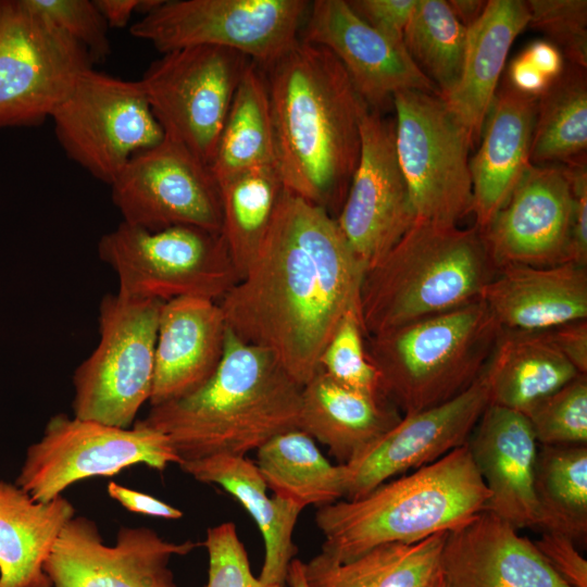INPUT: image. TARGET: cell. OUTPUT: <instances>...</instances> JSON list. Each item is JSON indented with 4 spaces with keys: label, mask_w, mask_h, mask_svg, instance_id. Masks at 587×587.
<instances>
[{
    "label": "cell",
    "mask_w": 587,
    "mask_h": 587,
    "mask_svg": "<svg viewBox=\"0 0 587 587\" xmlns=\"http://www.w3.org/2000/svg\"><path fill=\"white\" fill-rule=\"evenodd\" d=\"M364 272L336 218L284 188L258 254L218 304L237 338L302 387L344 317L360 313Z\"/></svg>",
    "instance_id": "obj_1"
},
{
    "label": "cell",
    "mask_w": 587,
    "mask_h": 587,
    "mask_svg": "<svg viewBox=\"0 0 587 587\" xmlns=\"http://www.w3.org/2000/svg\"><path fill=\"white\" fill-rule=\"evenodd\" d=\"M264 71L284 188L339 212L359 162L365 102L329 50L301 39Z\"/></svg>",
    "instance_id": "obj_2"
},
{
    "label": "cell",
    "mask_w": 587,
    "mask_h": 587,
    "mask_svg": "<svg viewBox=\"0 0 587 587\" xmlns=\"http://www.w3.org/2000/svg\"><path fill=\"white\" fill-rule=\"evenodd\" d=\"M301 388L270 352L227 328L213 375L135 422L166 435L180 463L214 454L246 455L278 434L299 429Z\"/></svg>",
    "instance_id": "obj_3"
},
{
    "label": "cell",
    "mask_w": 587,
    "mask_h": 587,
    "mask_svg": "<svg viewBox=\"0 0 587 587\" xmlns=\"http://www.w3.org/2000/svg\"><path fill=\"white\" fill-rule=\"evenodd\" d=\"M488 498L465 445L361 498L319 508L321 552L346 562L378 545L411 544L448 533L484 511Z\"/></svg>",
    "instance_id": "obj_4"
},
{
    "label": "cell",
    "mask_w": 587,
    "mask_h": 587,
    "mask_svg": "<svg viewBox=\"0 0 587 587\" xmlns=\"http://www.w3.org/2000/svg\"><path fill=\"white\" fill-rule=\"evenodd\" d=\"M498 268L480 230L415 220L364 272L360 317L366 337L480 299Z\"/></svg>",
    "instance_id": "obj_5"
},
{
    "label": "cell",
    "mask_w": 587,
    "mask_h": 587,
    "mask_svg": "<svg viewBox=\"0 0 587 587\" xmlns=\"http://www.w3.org/2000/svg\"><path fill=\"white\" fill-rule=\"evenodd\" d=\"M500 326L483 300L367 337L385 398L405 414L441 404L484 372Z\"/></svg>",
    "instance_id": "obj_6"
},
{
    "label": "cell",
    "mask_w": 587,
    "mask_h": 587,
    "mask_svg": "<svg viewBox=\"0 0 587 587\" xmlns=\"http://www.w3.org/2000/svg\"><path fill=\"white\" fill-rule=\"evenodd\" d=\"M97 251L127 298L218 302L239 280L223 235L193 226L148 230L122 222L99 239Z\"/></svg>",
    "instance_id": "obj_7"
},
{
    "label": "cell",
    "mask_w": 587,
    "mask_h": 587,
    "mask_svg": "<svg viewBox=\"0 0 587 587\" xmlns=\"http://www.w3.org/2000/svg\"><path fill=\"white\" fill-rule=\"evenodd\" d=\"M161 301L105 295L99 342L73 375L74 416L129 428L149 401Z\"/></svg>",
    "instance_id": "obj_8"
},
{
    "label": "cell",
    "mask_w": 587,
    "mask_h": 587,
    "mask_svg": "<svg viewBox=\"0 0 587 587\" xmlns=\"http://www.w3.org/2000/svg\"><path fill=\"white\" fill-rule=\"evenodd\" d=\"M391 101L397 157L415 220L458 225L472 212L470 133L437 95L402 90Z\"/></svg>",
    "instance_id": "obj_9"
},
{
    "label": "cell",
    "mask_w": 587,
    "mask_h": 587,
    "mask_svg": "<svg viewBox=\"0 0 587 587\" xmlns=\"http://www.w3.org/2000/svg\"><path fill=\"white\" fill-rule=\"evenodd\" d=\"M309 8L305 0H164L129 32L162 53L218 47L266 68L298 43Z\"/></svg>",
    "instance_id": "obj_10"
},
{
    "label": "cell",
    "mask_w": 587,
    "mask_h": 587,
    "mask_svg": "<svg viewBox=\"0 0 587 587\" xmlns=\"http://www.w3.org/2000/svg\"><path fill=\"white\" fill-rule=\"evenodd\" d=\"M50 118L65 154L108 185L135 154L164 139L139 82L93 67L78 75Z\"/></svg>",
    "instance_id": "obj_11"
},
{
    "label": "cell",
    "mask_w": 587,
    "mask_h": 587,
    "mask_svg": "<svg viewBox=\"0 0 587 587\" xmlns=\"http://www.w3.org/2000/svg\"><path fill=\"white\" fill-rule=\"evenodd\" d=\"M180 459L170 438L135 422L129 428L95 421L51 416L42 437L30 445L15 484L36 502H49L76 482L113 476L145 464L163 471Z\"/></svg>",
    "instance_id": "obj_12"
},
{
    "label": "cell",
    "mask_w": 587,
    "mask_h": 587,
    "mask_svg": "<svg viewBox=\"0 0 587 587\" xmlns=\"http://www.w3.org/2000/svg\"><path fill=\"white\" fill-rule=\"evenodd\" d=\"M92 64L25 0H0V128L40 126Z\"/></svg>",
    "instance_id": "obj_13"
},
{
    "label": "cell",
    "mask_w": 587,
    "mask_h": 587,
    "mask_svg": "<svg viewBox=\"0 0 587 587\" xmlns=\"http://www.w3.org/2000/svg\"><path fill=\"white\" fill-rule=\"evenodd\" d=\"M162 54L138 82L164 137L210 167L234 95L251 60L229 49L205 46Z\"/></svg>",
    "instance_id": "obj_14"
},
{
    "label": "cell",
    "mask_w": 587,
    "mask_h": 587,
    "mask_svg": "<svg viewBox=\"0 0 587 587\" xmlns=\"http://www.w3.org/2000/svg\"><path fill=\"white\" fill-rule=\"evenodd\" d=\"M123 222L148 230L193 226L222 234L221 191L210 167L164 137L135 154L110 185Z\"/></svg>",
    "instance_id": "obj_15"
},
{
    "label": "cell",
    "mask_w": 587,
    "mask_h": 587,
    "mask_svg": "<svg viewBox=\"0 0 587 587\" xmlns=\"http://www.w3.org/2000/svg\"><path fill=\"white\" fill-rule=\"evenodd\" d=\"M360 157L335 217L365 271L378 262L415 221L395 140V121L364 103Z\"/></svg>",
    "instance_id": "obj_16"
},
{
    "label": "cell",
    "mask_w": 587,
    "mask_h": 587,
    "mask_svg": "<svg viewBox=\"0 0 587 587\" xmlns=\"http://www.w3.org/2000/svg\"><path fill=\"white\" fill-rule=\"evenodd\" d=\"M198 545L165 540L148 527H122L109 546L92 520L74 516L58 537L45 571L52 587H177L168 562Z\"/></svg>",
    "instance_id": "obj_17"
},
{
    "label": "cell",
    "mask_w": 587,
    "mask_h": 587,
    "mask_svg": "<svg viewBox=\"0 0 587 587\" xmlns=\"http://www.w3.org/2000/svg\"><path fill=\"white\" fill-rule=\"evenodd\" d=\"M484 372L466 390L400 421L345 465V500L363 497L380 484L465 446L489 405Z\"/></svg>",
    "instance_id": "obj_18"
},
{
    "label": "cell",
    "mask_w": 587,
    "mask_h": 587,
    "mask_svg": "<svg viewBox=\"0 0 587 587\" xmlns=\"http://www.w3.org/2000/svg\"><path fill=\"white\" fill-rule=\"evenodd\" d=\"M573 221L574 196L565 166L530 164L480 233L497 268L550 266L572 262Z\"/></svg>",
    "instance_id": "obj_19"
},
{
    "label": "cell",
    "mask_w": 587,
    "mask_h": 587,
    "mask_svg": "<svg viewBox=\"0 0 587 587\" xmlns=\"http://www.w3.org/2000/svg\"><path fill=\"white\" fill-rule=\"evenodd\" d=\"M304 22L300 39L329 50L370 108L379 110L402 90L439 96L411 59L403 40L370 26L347 1L315 0L310 3Z\"/></svg>",
    "instance_id": "obj_20"
},
{
    "label": "cell",
    "mask_w": 587,
    "mask_h": 587,
    "mask_svg": "<svg viewBox=\"0 0 587 587\" xmlns=\"http://www.w3.org/2000/svg\"><path fill=\"white\" fill-rule=\"evenodd\" d=\"M439 571L450 587H570L534 541L486 510L446 534Z\"/></svg>",
    "instance_id": "obj_21"
},
{
    "label": "cell",
    "mask_w": 587,
    "mask_h": 587,
    "mask_svg": "<svg viewBox=\"0 0 587 587\" xmlns=\"http://www.w3.org/2000/svg\"><path fill=\"white\" fill-rule=\"evenodd\" d=\"M466 446L489 492L485 510L516 529L537 528L534 477L539 445L526 416L489 403Z\"/></svg>",
    "instance_id": "obj_22"
},
{
    "label": "cell",
    "mask_w": 587,
    "mask_h": 587,
    "mask_svg": "<svg viewBox=\"0 0 587 587\" xmlns=\"http://www.w3.org/2000/svg\"><path fill=\"white\" fill-rule=\"evenodd\" d=\"M227 325L217 301L183 297L162 303L149 403L162 404L201 387L216 371Z\"/></svg>",
    "instance_id": "obj_23"
},
{
    "label": "cell",
    "mask_w": 587,
    "mask_h": 587,
    "mask_svg": "<svg viewBox=\"0 0 587 587\" xmlns=\"http://www.w3.org/2000/svg\"><path fill=\"white\" fill-rule=\"evenodd\" d=\"M537 97L507 80L497 89L482 130V142L470 160L472 212L483 232L507 203L530 165Z\"/></svg>",
    "instance_id": "obj_24"
},
{
    "label": "cell",
    "mask_w": 587,
    "mask_h": 587,
    "mask_svg": "<svg viewBox=\"0 0 587 587\" xmlns=\"http://www.w3.org/2000/svg\"><path fill=\"white\" fill-rule=\"evenodd\" d=\"M480 300L507 330L545 332L587 320V266L508 264L484 287Z\"/></svg>",
    "instance_id": "obj_25"
},
{
    "label": "cell",
    "mask_w": 587,
    "mask_h": 587,
    "mask_svg": "<svg viewBox=\"0 0 587 587\" xmlns=\"http://www.w3.org/2000/svg\"><path fill=\"white\" fill-rule=\"evenodd\" d=\"M528 23L526 1L489 0L467 29L461 77L453 90L440 98L467 129L473 142L482 135L509 50Z\"/></svg>",
    "instance_id": "obj_26"
},
{
    "label": "cell",
    "mask_w": 587,
    "mask_h": 587,
    "mask_svg": "<svg viewBox=\"0 0 587 587\" xmlns=\"http://www.w3.org/2000/svg\"><path fill=\"white\" fill-rule=\"evenodd\" d=\"M179 467L195 479L221 486L252 516L264 540V561L259 575L267 584L284 585L297 547L292 536L303 509L273 495L255 463L245 455L214 454L185 461Z\"/></svg>",
    "instance_id": "obj_27"
},
{
    "label": "cell",
    "mask_w": 587,
    "mask_h": 587,
    "mask_svg": "<svg viewBox=\"0 0 587 587\" xmlns=\"http://www.w3.org/2000/svg\"><path fill=\"white\" fill-rule=\"evenodd\" d=\"M402 417L389 401L347 388L322 370L301 388L299 429L347 464Z\"/></svg>",
    "instance_id": "obj_28"
},
{
    "label": "cell",
    "mask_w": 587,
    "mask_h": 587,
    "mask_svg": "<svg viewBox=\"0 0 587 587\" xmlns=\"http://www.w3.org/2000/svg\"><path fill=\"white\" fill-rule=\"evenodd\" d=\"M74 516L62 495L36 502L16 484L0 480V587H52L45 564Z\"/></svg>",
    "instance_id": "obj_29"
},
{
    "label": "cell",
    "mask_w": 587,
    "mask_h": 587,
    "mask_svg": "<svg viewBox=\"0 0 587 587\" xmlns=\"http://www.w3.org/2000/svg\"><path fill=\"white\" fill-rule=\"evenodd\" d=\"M484 374L490 403L523 414L580 375L546 332L507 329H501Z\"/></svg>",
    "instance_id": "obj_30"
},
{
    "label": "cell",
    "mask_w": 587,
    "mask_h": 587,
    "mask_svg": "<svg viewBox=\"0 0 587 587\" xmlns=\"http://www.w3.org/2000/svg\"><path fill=\"white\" fill-rule=\"evenodd\" d=\"M447 533L423 540L375 546L337 562L320 551L303 562L308 587H429L439 571Z\"/></svg>",
    "instance_id": "obj_31"
},
{
    "label": "cell",
    "mask_w": 587,
    "mask_h": 587,
    "mask_svg": "<svg viewBox=\"0 0 587 587\" xmlns=\"http://www.w3.org/2000/svg\"><path fill=\"white\" fill-rule=\"evenodd\" d=\"M265 71L246 67L222 128L210 170L218 185L258 167L276 166Z\"/></svg>",
    "instance_id": "obj_32"
},
{
    "label": "cell",
    "mask_w": 587,
    "mask_h": 587,
    "mask_svg": "<svg viewBox=\"0 0 587 587\" xmlns=\"http://www.w3.org/2000/svg\"><path fill=\"white\" fill-rule=\"evenodd\" d=\"M255 464L274 496L301 509L345 498V465L332 464L301 429L284 432L262 445Z\"/></svg>",
    "instance_id": "obj_33"
},
{
    "label": "cell",
    "mask_w": 587,
    "mask_h": 587,
    "mask_svg": "<svg viewBox=\"0 0 587 587\" xmlns=\"http://www.w3.org/2000/svg\"><path fill=\"white\" fill-rule=\"evenodd\" d=\"M586 149V68L565 61L561 74L537 98L530 164L585 162Z\"/></svg>",
    "instance_id": "obj_34"
},
{
    "label": "cell",
    "mask_w": 587,
    "mask_h": 587,
    "mask_svg": "<svg viewBox=\"0 0 587 587\" xmlns=\"http://www.w3.org/2000/svg\"><path fill=\"white\" fill-rule=\"evenodd\" d=\"M534 490L537 528L574 542L587 535V445L540 446Z\"/></svg>",
    "instance_id": "obj_35"
},
{
    "label": "cell",
    "mask_w": 587,
    "mask_h": 587,
    "mask_svg": "<svg viewBox=\"0 0 587 587\" xmlns=\"http://www.w3.org/2000/svg\"><path fill=\"white\" fill-rule=\"evenodd\" d=\"M218 187L222 235L240 279L264 242L284 185L276 166H264L239 174Z\"/></svg>",
    "instance_id": "obj_36"
},
{
    "label": "cell",
    "mask_w": 587,
    "mask_h": 587,
    "mask_svg": "<svg viewBox=\"0 0 587 587\" xmlns=\"http://www.w3.org/2000/svg\"><path fill=\"white\" fill-rule=\"evenodd\" d=\"M467 28L448 1L417 0L403 43L419 70L446 97L457 86L464 63Z\"/></svg>",
    "instance_id": "obj_37"
},
{
    "label": "cell",
    "mask_w": 587,
    "mask_h": 587,
    "mask_svg": "<svg viewBox=\"0 0 587 587\" xmlns=\"http://www.w3.org/2000/svg\"><path fill=\"white\" fill-rule=\"evenodd\" d=\"M360 313H348L323 350L320 370L347 388L388 401L377 370L367 355Z\"/></svg>",
    "instance_id": "obj_38"
},
{
    "label": "cell",
    "mask_w": 587,
    "mask_h": 587,
    "mask_svg": "<svg viewBox=\"0 0 587 587\" xmlns=\"http://www.w3.org/2000/svg\"><path fill=\"white\" fill-rule=\"evenodd\" d=\"M524 415L540 446L587 445V375H578Z\"/></svg>",
    "instance_id": "obj_39"
},
{
    "label": "cell",
    "mask_w": 587,
    "mask_h": 587,
    "mask_svg": "<svg viewBox=\"0 0 587 587\" xmlns=\"http://www.w3.org/2000/svg\"><path fill=\"white\" fill-rule=\"evenodd\" d=\"M528 26L542 33L566 62L587 68V1L528 0Z\"/></svg>",
    "instance_id": "obj_40"
},
{
    "label": "cell",
    "mask_w": 587,
    "mask_h": 587,
    "mask_svg": "<svg viewBox=\"0 0 587 587\" xmlns=\"http://www.w3.org/2000/svg\"><path fill=\"white\" fill-rule=\"evenodd\" d=\"M49 18L89 54L92 63L103 62L111 52L108 24L93 0H25Z\"/></svg>",
    "instance_id": "obj_41"
},
{
    "label": "cell",
    "mask_w": 587,
    "mask_h": 587,
    "mask_svg": "<svg viewBox=\"0 0 587 587\" xmlns=\"http://www.w3.org/2000/svg\"><path fill=\"white\" fill-rule=\"evenodd\" d=\"M203 545L209 555L205 587H285L263 583L253 575L246 548L233 522L209 527Z\"/></svg>",
    "instance_id": "obj_42"
},
{
    "label": "cell",
    "mask_w": 587,
    "mask_h": 587,
    "mask_svg": "<svg viewBox=\"0 0 587 587\" xmlns=\"http://www.w3.org/2000/svg\"><path fill=\"white\" fill-rule=\"evenodd\" d=\"M534 544L553 572L570 587H587V561L569 537L542 532Z\"/></svg>",
    "instance_id": "obj_43"
},
{
    "label": "cell",
    "mask_w": 587,
    "mask_h": 587,
    "mask_svg": "<svg viewBox=\"0 0 587 587\" xmlns=\"http://www.w3.org/2000/svg\"><path fill=\"white\" fill-rule=\"evenodd\" d=\"M347 3L370 26L403 40L417 0H348Z\"/></svg>",
    "instance_id": "obj_44"
},
{
    "label": "cell",
    "mask_w": 587,
    "mask_h": 587,
    "mask_svg": "<svg viewBox=\"0 0 587 587\" xmlns=\"http://www.w3.org/2000/svg\"><path fill=\"white\" fill-rule=\"evenodd\" d=\"M574 196L572 262L587 266V167L586 161L564 165Z\"/></svg>",
    "instance_id": "obj_45"
},
{
    "label": "cell",
    "mask_w": 587,
    "mask_h": 587,
    "mask_svg": "<svg viewBox=\"0 0 587 587\" xmlns=\"http://www.w3.org/2000/svg\"><path fill=\"white\" fill-rule=\"evenodd\" d=\"M545 332L576 370L587 375V320L572 322Z\"/></svg>",
    "instance_id": "obj_46"
},
{
    "label": "cell",
    "mask_w": 587,
    "mask_h": 587,
    "mask_svg": "<svg viewBox=\"0 0 587 587\" xmlns=\"http://www.w3.org/2000/svg\"><path fill=\"white\" fill-rule=\"evenodd\" d=\"M107 490L112 499L130 512L171 520L183 516L179 509L145 492L129 489L116 482H109Z\"/></svg>",
    "instance_id": "obj_47"
},
{
    "label": "cell",
    "mask_w": 587,
    "mask_h": 587,
    "mask_svg": "<svg viewBox=\"0 0 587 587\" xmlns=\"http://www.w3.org/2000/svg\"><path fill=\"white\" fill-rule=\"evenodd\" d=\"M505 80L514 89L537 98L552 82L540 73L523 52L511 61Z\"/></svg>",
    "instance_id": "obj_48"
},
{
    "label": "cell",
    "mask_w": 587,
    "mask_h": 587,
    "mask_svg": "<svg viewBox=\"0 0 587 587\" xmlns=\"http://www.w3.org/2000/svg\"><path fill=\"white\" fill-rule=\"evenodd\" d=\"M523 53L550 80L558 77L565 66L561 51L548 40L533 41Z\"/></svg>",
    "instance_id": "obj_49"
},
{
    "label": "cell",
    "mask_w": 587,
    "mask_h": 587,
    "mask_svg": "<svg viewBox=\"0 0 587 587\" xmlns=\"http://www.w3.org/2000/svg\"><path fill=\"white\" fill-rule=\"evenodd\" d=\"M109 27H124L134 12L138 10L139 0H93Z\"/></svg>",
    "instance_id": "obj_50"
},
{
    "label": "cell",
    "mask_w": 587,
    "mask_h": 587,
    "mask_svg": "<svg viewBox=\"0 0 587 587\" xmlns=\"http://www.w3.org/2000/svg\"><path fill=\"white\" fill-rule=\"evenodd\" d=\"M457 18L467 29L479 18L487 1L482 0H450L448 1Z\"/></svg>",
    "instance_id": "obj_51"
},
{
    "label": "cell",
    "mask_w": 587,
    "mask_h": 587,
    "mask_svg": "<svg viewBox=\"0 0 587 587\" xmlns=\"http://www.w3.org/2000/svg\"><path fill=\"white\" fill-rule=\"evenodd\" d=\"M286 583L289 587H308L303 573V562L299 559H294L289 563Z\"/></svg>",
    "instance_id": "obj_52"
},
{
    "label": "cell",
    "mask_w": 587,
    "mask_h": 587,
    "mask_svg": "<svg viewBox=\"0 0 587 587\" xmlns=\"http://www.w3.org/2000/svg\"><path fill=\"white\" fill-rule=\"evenodd\" d=\"M429 587H450L440 571L436 574Z\"/></svg>",
    "instance_id": "obj_53"
}]
</instances>
